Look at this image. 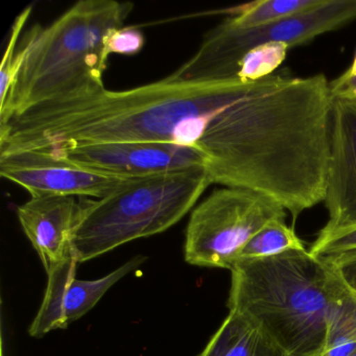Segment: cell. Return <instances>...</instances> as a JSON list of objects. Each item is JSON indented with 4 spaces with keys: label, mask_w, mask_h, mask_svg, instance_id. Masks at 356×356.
<instances>
[{
    "label": "cell",
    "mask_w": 356,
    "mask_h": 356,
    "mask_svg": "<svg viewBox=\"0 0 356 356\" xmlns=\"http://www.w3.org/2000/svg\"><path fill=\"white\" fill-rule=\"evenodd\" d=\"M132 3L80 0L49 26L36 24L19 41V70L0 103V122L31 108L104 90L110 35L124 28Z\"/></svg>",
    "instance_id": "6da1fadb"
},
{
    "label": "cell",
    "mask_w": 356,
    "mask_h": 356,
    "mask_svg": "<svg viewBox=\"0 0 356 356\" xmlns=\"http://www.w3.org/2000/svg\"><path fill=\"white\" fill-rule=\"evenodd\" d=\"M230 272V312L289 356H324L329 316L348 289L329 260L306 249L289 250L237 260Z\"/></svg>",
    "instance_id": "7a4b0ae2"
},
{
    "label": "cell",
    "mask_w": 356,
    "mask_h": 356,
    "mask_svg": "<svg viewBox=\"0 0 356 356\" xmlns=\"http://www.w3.org/2000/svg\"><path fill=\"white\" fill-rule=\"evenodd\" d=\"M213 184L205 168L132 179L103 199L83 197L72 234L82 264L135 239L159 234L180 222Z\"/></svg>",
    "instance_id": "3957f363"
},
{
    "label": "cell",
    "mask_w": 356,
    "mask_h": 356,
    "mask_svg": "<svg viewBox=\"0 0 356 356\" xmlns=\"http://www.w3.org/2000/svg\"><path fill=\"white\" fill-rule=\"evenodd\" d=\"M354 20L356 0H324L309 11L256 28H233L224 20L206 35L197 53L170 76L183 81L236 78L243 58L259 45L280 42L291 49Z\"/></svg>",
    "instance_id": "277c9868"
},
{
    "label": "cell",
    "mask_w": 356,
    "mask_h": 356,
    "mask_svg": "<svg viewBox=\"0 0 356 356\" xmlns=\"http://www.w3.org/2000/svg\"><path fill=\"white\" fill-rule=\"evenodd\" d=\"M286 209L249 189H216L193 208L186 229L187 264L231 270L250 239L266 225L285 220Z\"/></svg>",
    "instance_id": "5b68a950"
},
{
    "label": "cell",
    "mask_w": 356,
    "mask_h": 356,
    "mask_svg": "<svg viewBox=\"0 0 356 356\" xmlns=\"http://www.w3.org/2000/svg\"><path fill=\"white\" fill-rule=\"evenodd\" d=\"M42 152L60 161L124 179L147 178L193 168L206 170L203 154L174 143H99Z\"/></svg>",
    "instance_id": "8992f818"
},
{
    "label": "cell",
    "mask_w": 356,
    "mask_h": 356,
    "mask_svg": "<svg viewBox=\"0 0 356 356\" xmlns=\"http://www.w3.org/2000/svg\"><path fill=\"white\" fill-rule=\"evenodd\" d=\"M0 176L28 191L31 195H56L103 199L132 179L91 172L60 161L42 151L0 155Z\"/></svg>",
    "instance_id": "52a82bcc"
},
{
    "label": "cell",
    "mask_w": 356,
    "mask_h": 356,
    "mask_svg": "<svg viewBox=\"0 0 356 356\" xmlns=\"http://www.w3.org/2000/svg\"><path fill=\"white\" fill-rule=\"evenodd\" d=\"M145 260V256H136L97 280L76 278L79 262L74 258L51 268L47 273L44 299L29 329L31 337L39 339L51 331L67 328L88 314L115 283L138 268Z\"/></svg>",
    "instance_id": "ba28073f"
},
{
    "label": "cell",
    "mask_w": 356,
    "mask_h": 356,
    "mask_svg": "<svg viewBox=\"0 0 356 356\" xmlns=\"http://www.w3.org/2000/svg\"><path fill=\"white\" fill-rule=\"evenodd\" d=\"M325 207L318 236L356 226V101L332 97Z\"/></svg>",
    "instance_id": "9c48e42d"
},
{
    "label": "cell",
    "mask_w": 356,
    "mask_h": 356,
    "mask_svg": "<svg viewBox=\"0 0 356 356\" xmlns=\"http://www.w3.org/2000/svg\"><path fill=\"white\" fill-rule=\"evenodd\" d=\"M83 197L35 195L17 208L24 234L38 253L47 273L74 258L72 239L82 210Z\"/></svg>",
    "instance_id": "30bf717a"
},
{
    "label": "cell",
    "mask_w": 356,
    "mask_h": 356,
    "mask_svg": "<svg viewBox=\"0 0 356 356\" xmlns=\"http://www.w3.org/2000/svg\"><path fill=\"white\" fill-rule=\"evenodd\" d=\"M197 356L289 355L245 316L230 312Z\"/></svg>",
    "instance_id": "8fae6325"
},
{
    "label": "cell",
    "mask_w": 356,
    "mask_h": 356,
    "mask_svg": "<svg viewBox=\"0 0 356 356\" xmlns=\"http://www.w3.org/2000/svg\"><path fill=\"white\" fill-rule=\"evenodd\" d=\"M324 0H257L227 10L225 22L233 28L250 29L287 19L309 11Z\"/></svg>",
    "instance_id": "7c38bea8"
},
{
    "label": "cell",
    "mask_w": 356,
    "mask_h": 356,
    "mask_svg": "<svg viewBox=\"0 0 356 356\" xmlns=\"http://www.w3.org/2000/svg\"><path fill=\"white\" fill-rule=\"evenodd\" d=\"M356 349V295L349 287L333 305L324 356H348Z\"/></svg>",
    "instance_id": "4fadbf2b"
},
{
    "label": "cell",
    "mask_w": 356,
    "mask_h": 356,
    "mask_svg": "<svg viewBox=\"0 0 356 356\" xmlns=\"http://www.w3.org/2000/svg\"><path fill=\"white\" fill-rule=\"evenodd\" d=\"M300 249H305V247L293 229L287 226L285 220H275L250 239L237 260L268 257L289 250Z\"/></svg>",
    "instance_id": "5bb4252c"
},
{
    "label": "cell",
    "mask_w": 356,
    "mask_h": 356,
    "mask_svg": "<svg viewBox=\"0 0 356 356\" xmlns=\"http://www.w3.org/2000/svg\"><path fill=\"white\" fill-rule=\"evenodd\" d=\"M289 49V45L280 42L266 43L255 47L241 60L236 78L257 81L275 74Z\"/></svg>",
    "instance_id": "9a60e30c"
},
{
    "label": "cell",
    "mask_w": 356,
    "mask_h": 356,
    "mask_svg": "<svg viewBox=\"0 0 356 356\" xmlns=\"http://www.w3.org/2000/svg\"><path fill=\"white\" fill-rule=\"evenodd\" d=\"M32 7H28L17 16L13 26H12L11 36L9 43L6 49L5 56L3 62L0 65V103L5 102L16 74L19 70L20 58L17 53L18 44L22 33L24 32V26L32 14Z\"/></svg>",
    "instance_id": "2e32d148"
},
{
    "label": "cell",
    "mask_w": 356,
    "mask_h": 356,
    "mask_svg": "<svg viewBox=\"0 0 356 356\" xmlns=\"http://www.w3.org/2000/svg\"><path fill=\"white\" fill-rule=\"evenodd\" d=\"M309 251L320 257L356 253V226L326 236L316 237Z\"/></svg>",
    "instance_id": "e0dca14e"
},
{
    "label": "cell",
    "mask_w": 356,
    "mask_h": 356,
    "mask_svg": "<svg viewBox=\"0 0 356 356\" xmlns=\"http://www.w3.org/2000/svg\"><path fill=\"white\" fill-rule=\"evenodd\" d=\"M145 41L143 32L135 28L124 26L110 35L108 51L110 55H136L145 47Z\"/></svg>",
    "instance_id": "ac0fdd59"
},
{
    "label": "cell",
    "mask_w": 356,
    "mask_h": 356,
    "mask_svg": "<svg viewBox=\"0 0 356 356\" xmlns=\"http://www.w3.org/2000/svg\"><path fill=\"white\" fill-rule=\"evenodd\" d=\"M324 258L334 266L345 284L356 295V253L341 254Z\"/></svg>",
    "instance_id": "d6986e66"
},
{
    "label": "cell",
    "mask_w": 356,
    "mask_h": 356,
    "mask_svg": "<svg viewBox=\"0 0 356 356\" xmlns=\"http://www.w3.org/2000/svg\"><path fill=\"white\" fill-rule=\"evenodd\" d=\"M329 88L332 97L356 101V76L341 74L329 82Z\"/></svg>",
    "instance_id": "ffe728a7"
},
{
    "label": "cell",
    "mask_w": 356,
    "mask_h": 356,
    "mask_svg": "<svg viewBox=\"0 0 356 356\" xmlns=\"http://www.w3.org/2000/svg\"><path fill=\"white\" fill-rule=\"evenodd\" d=\"M343 74L346 76H356V54L355 57H354L353 63L351 64L349 68L343 72Z\"/></svg>",
    "instance_id": "44dd1931"
},
{
    "label": "cell",
    "mask_w": 356,
    "mask_h": 356,
    "mask_svg": "<svg viewBox=\"0 0 356 356\" xmlns=\"http://www.w3.org/2000/svg\"><path fill=\"white\" fill-rule=\"evenodd\" d=\"M348 356H356V349L353 350V351H352Z\"/></svg>",
    "instance_id": "7402d4cb"
}]
</instances>
